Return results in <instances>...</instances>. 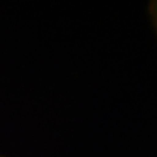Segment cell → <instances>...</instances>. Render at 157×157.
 <instances>
[{
    "instance_id": "1",
    "label": "cell",
    "mask_w": 157,
    "mask_h": 157,
    "mask_svg": "<svg viewBox=\"0 0 157 157\" xmlns=\"http://www.w3.org/2000/svg\"><path fill=\"white\" fill-rule=\"evenodd\" d=\"M149 15H150L152 25H154L157 33V0L150 2V5H149Z\"/></svg>"
}]
</instances>
